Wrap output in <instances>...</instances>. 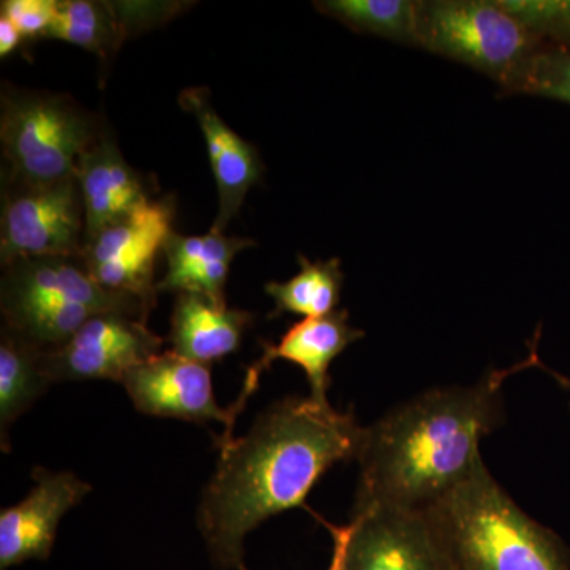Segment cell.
<instances>
[{
    "instance_id": "obj_6",
    "label": "cell",
    "mask_w": 570,
    "mask_h": 570,
    "mask_svg": "<svg viewBox=\"0 0 570 570\" xmlns=\"http://www.w3.org/2000/svg\"><path fill=\"white\" fill-rule=\"evenodd\" d=\"M419 47L471 66L512 92L532 58L549 43L498 0L419 2Z\"/></svg>"
},
{
    "instance_id": "obj_14",
    "label": "cell",
    "mask_w": 570,
    "mask_h": 570,
    "mask_svg": "<svg viewBox=\"0 0 570 570\" xmlns=\"http://www.w3.org/2000/svg\"><path fill=\"white\" fill-rule=\"evenodd\" d=\"M178 100L179 107L197 119L204 134L219 193V212L212 230L224 234L232 219L238 216L247 193L261 181L264 163L257 148L243 140L214 110L209 89H184Z\"/></svg>"
},
{
    "instance_id": "obj_24",
    "label": "cell",
    "mask_w": 570,
    "mask_h": 570,
    "mask_svg": "<svg viewBox=\"0 0 570 570\" xmlns=\"http://www.w3.org/2000/svg\"><path fill=\"white\" fill-rule=\"evenodd\" d=\"M59 0H3L0 17L13 22L26 45L48 39L58 13Z\"/></svg>"
},
{
    "instance_id": "obj_17",
    "label": "cell",
    "mask_w": 570,
    "mask_h": 570,
    "mask_svg": "<svg viewBox=\"0 0 570 570\" xmlns=\"http://www.w3.org/2000/svg\"><path fill=\"white\" fill-rule=\"evenodd\" d=\"M255 242L209 230L206 235L186 236L171 232L164 245L167 272L157 283V292L198 294L216 305L227 306L225 284L236 255Z\"/></svg>"
},
{
    "instance_id": "obj_4",
    "label": "cell",
    "mask_w": 570,
    "mask_h": 570,
    "mask_svg": "<svg viewBox=\"0 0 570 570\" xmlns=\"http://www.w3.org/2000/svg\"><path fill=\"white\" fill-rule=\"evenodd\" d=\"M2 326L41 354L62 347L96 314L121 313L148 322L138 299L97 283L81 255L17 258L2 265Z\"/></svg>"
},
{
    "instance_id": "obj_15",
    "label": "cell",
    "mask_w": 570,
    "mask_h": 570,
    "mask_svg": "<svg viewBox=\"0 0 570 570\" xmlns=\"http://www.w3.org/2000/svg\"><path fill=\"white\" fill-rule=\"evenodd\" d=\"M77 178L85 202L86 243L154 198L153 184L127 164L108 127L82 153Z\"/></svg>"
},
{
    "instance_id": "obj_19",
    "label": "cell",
    "mask_w": 570,
    "mask_h": 570,
    "mask_svg": "<svg viewBox=\"0 0 570 570\" xmlns=\"http://www.w3.org/2000/svg\"><path fill=\"white\" fill-rule=\"evenodd\" d=\"M41 370V352L11 333L0 330V441L10 450V428L50 387Z\"/></svg>"
},
{
    "instance_id": "obj_12",
    "label": "cell",
    "mask_w": 570,
    "mask_h": 570,
    "mask_svg": "<svg viewBox=\"0 0 570 570\" xmlns=\"http://www.w3.org/2000/svg\"><path fill=\"white\" fill-rule=\"evenodd\" d=\"M28 497L0 512V570L50 558L59 523L92 487L73 472L36 468Z\"/></svg>"
},
{
    "instance_id": "obj_18",
    "label": "cell",
    "mask_w": 570,
    "mask_h": 570,
    "mask_svg": "<svg viewBox=\"0 0 570 570\" xmlns=\"http://www.w3.org/2000/svg\"><path fill=\"white\" fill-rule=\"evenodd\" d=\"M253 322L249 311L216 305L204 295L179 294L168 341L176 354L212 366L238 351Z\"/></svg>"
},
{
    "instance_id": "obj_26",
    "label": "cell",
    "mask_w": 570,
    "mask_h": 570,
    "mask_svg": "<svg viewBox=\"0 0 570 570\" xmlns=\"http://www.w3.org/2000/svg\"><path fill=\"white\" fill-rule=\"evenodd\" d=\"M26 47L20 31L14 28L13 22L0 17V58H9L10 55Z\"/></svg>"
},
{
    "instance_id": "obj_11",
    "label": "cell",
    "mask_w": 570,
    "mask_h": 570,
    "mask_svg": "<svg viewBox=\"0 0 570 570\" xmlns=\"http://www.w3.org/2000/svg\"><path fill=\"white\" fill-rule=\"evenodd\" d=\"M352 515L344 570H450L425 512L373 509Z\"/></svg>"
},
{
    "instance_id": "obj_22",
    "label": "cell",
    "mask_w": 570,
    "mask_h": 570,
    "mask_svg": "<svg viewBox=\"0 0 570 570\" xmlns=\"http://www.w3.org/2000/svg\"><path fill=\"white\" fill-rule=\"evenodd\" d=\"M512 92L570 104V43L549 45L538 52Z\"/></svg>"
},
{
    "instance_id": "obj_27",
    "label": "cell",
    "mask_w": 570,
    "mask_h": 570,
    "mask_svg": "<svg viewBox=\"0 0 570 570\" xmlns=\"http://www.w3.org/2000/svg\"><path fill=\"white\" fill-rule=\"evenodd\" d=\"M531 360H532V366L542 367V370L547 371V373H549L550 376L553 377L554 381H557L558 384H560L561 387L566 390V392L570 393V377L561 376V374L554 373V371H551V370H549V367L543 366L542 362H540V360H539L538 354H535V347L532 348Z\"/></svg>"
},
{
    "instance_id": "obj_1",
    "label": "cell",
    "mask_w": 570,
    "mask_h": 570,
    "mask_svg": "<svg viewBox=\"0 0 570 570\" xmlns=\"http://www.w3.org/2000/svg\"><path fill=\"white\" fill-rule=\"evenodd\" d=\"M365 428L351 409L287 396L266 407L245 436L217 444L216 471L197 510L214 568L245 569L247 534L285 510L303 508L330 468L356 460Z\"/></svg>"
},
{
    "instance_id": "obj_21",
    "label": "cell",
    "mask_w": 570,
    "mask_h": 570,
    "mask_svg": "<svg viewBox=\"0 0 570 570\" xmlns=\"http://www.w3.org/2000/svg\"><path fill=\"white\" fill-rule=\"evenodd\" d=\"M314 7L354 31L419 47V2L412 0H322Z\"/></svg>"
},
{
    "instance_id": "obj_7",
    "label": "cell",
    "mask_w": 570,
    "mask_h": 570,
    "mask_svg": "<svg viewBox=\"0 0 570 570\" xmlns=\"http://www.w3.org/2000/svg\"><path fill=\"white\" fill-rule=\"evenodd\" d=\"M85 202L77 176L56 183L2 178L0 264L43 255H81Z\"/></svg>"
},
{
    "instance_id": "obj_10",
    "label": "cell",
    "mask_w": 570,
    "mask_h": 570,
    "mask_svg": "<svg viewBox=\"0 0 570 570\" xmlns=\"http://www.w3.org/2000/svg\"><path fill=\"white\" fill-rule=\"evenodd\" d=\"M122 385L141 414L194 423L219 422L225 431L216 438V444L235 438L234 412L220 407L214 396L212 366L167 351L134 367Z\"/></svg>"
},
{
    "instance_id": "obj_16",
    "label": "cell",
    "mask_w": 570,
    "mask_h": 570,
    "mask_svg": "<svg viewBox=\"0 0 570 570\" xmlns=\"http://www.w3.org/2000/svg\"><path fill=\"white\" fill-rule=\"evenodd\" d=\"M175 7L167 3H112L94 0H59L48 39L91 51L108 59L132 33L167 20Z\"/></svg>"
},
{
    "instance_id": "obj_23",
    "label": "cell",
    "mask_w": 570,
    "mask_h": 570,
    "mask_svg": "<svg viewBox=\"0 0 570 570\" xmlns=\"http://www.w3.org/2000/svg\"><path fill=\"white\" fill-rule=\"evenodd\" d=\"M498 3L546 43H570V0H498Z\"/></svg>"
},
{
    "instance_id": "obj_3",
    "label": "cell",
    "mask_w": 570,
    "mask_h": 570,
    "mask_svg": "<svg viewBox=\"0 0 570 570\" xmlns=\"http://www.w3.org/2000/svg\"><path fill=\"white\" fill-rule=\"evenodd\" d=\"M425 513L450 570H570L560 535L528 515L483 461Z\"/></svg>"
},
{
    "instance_id": "obj_13",
    "label": "cell",
    "mask_w": 570,
    "mask_h": 570,
    "mask_svg": "<svg viewBox=\"0 0 570 570\" xmlns=\"http://www.w3.org/2000/svg\"><path fill=\"white\" fill-rule=\"evenodd\" d=\"M363 336V330L351 325L348 311L336 309L328 316L298 322L284 333L277 344L261 341L264 355L247 370L242 393L232 406L236 417L242 414L246 401L257 390L262 373L276 360H285L302 367L309 384V396L318 403H328L326 393L330 389V366L351 344Z\"/></svg>"
},
{
    "instance_id": "obj_9",
    "label": "cell",
    "mask_w": 570,
    "mask_h": 570,
    "mask_svg": "<svg viewBox=\"0 0 570 570\" xmlns=\"http://www.w3.org/2000/svg\"><path fill=\"white\" fill-rule=\"evenodd\" d=\"M164 337L140 318L96 314L56 351L41 354L45 376L56 382H121L134 367L163 354Z\"/></svg>"
},
{
    "instance_id": "obj_8",
    "label": "cell",
    "mask_w": 570,
    "mask_h": 570,
    "mask_svg": "<svg viewBox=\"0 0 570 570\" xmlns=\"http://www.w3.org/2000/svg\"><path fill=\"white\" fill-rule=\"evenodd\" d=\"M175 197H154L86 243L89 273L112 294L138 299L151 313L159 295L156 258L174 232Z\"/></svg>"
},
{
    "instance_id": "obj_20",
    "label": "cell",
    "mask_w": 570,
    "mask_h": 570,
    "mask_svg": "<svg viewBox=\"0 0 570 570\" xmlns=\"http://www.w3.org/2000/svg\"><path fill=\"white\" fill-rule=\"evenodd\" d=\"M299 272L285 283L265 284V292L275 302L269 318L295 314L305 318L335 313L343 291L344 273L340 258L311 262L298 254Z\"/></svg>"
},
{
    "instance_id": "obj_5",
    "label": "cell",
    "mask_w": 570,
    "mask_h": 570,
    "mask_svg": "<svg viewBox=\"0 0 570 570\" xmlns=\"http://www.w3.org/2000/svg\"><path fill=\"white\" fill-rule=\"evenodd\" d=\"M96 112L69 94L2 86V178L56 183L77 176L82 153L107 129Z\"/></svg>"
},
{
    "instance_id": "obj_2",
    "label": "cell",
    "mask_w": 570,
    "mask_h": 570,
    "mask_svg": "<svg viewBox=\"0 0 570 570\" xmlns=\"http://www.w3.org/2000/svg\"><path fill=\"white\" fill-rule=\"evenodd\" d=\"M531 360L479 384L428 390L365 428L354 513L425 512L482 463L480 442L504 423L502 384Z\"/></svg>"
},
{
    "instance_id": "obj_25",
    "label": "cell",
    "mask_w": 570,
    "mask_h": 570,
    "mask_svg": "<svg viewBox=\"0 0 570 570\" xmlns=\"http://www.w3.org/2000/svg\"><path fill=\"white\" fill-rule=\"evenodd\" d=\"M316 519L324 524L333 539L332 560H330V564L326 570H344L348 540H351L352 534V524L348 523L346 527H336V524L328 523V521L321 519V517L316 515ZM242 570L247 569L245 568Z\"/></svg>"
}]
</instances>
